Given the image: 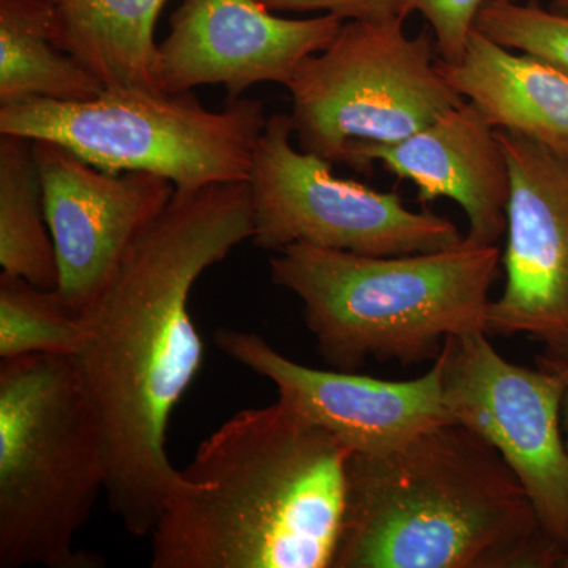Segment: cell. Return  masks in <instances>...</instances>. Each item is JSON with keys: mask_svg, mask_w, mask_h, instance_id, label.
<instances>
[{"mask_svg": "<svg viewBox=\"0 0 568 568\" xmlns=\"http://www.w3.org/2000/svg\"><path fill=\"white\" fill-rule=\"evenodd\" d=\"M252 237L248 182L175 192L84 315L77 364L102 436L104 495L130 536L151 537L181 480L166 454L168 426L204 355L190 294Z\"/></svg>", "mask_w": 568, "mask_h": 568, "instance_id": "6da1fadb", "label": "cell"}, {"mask_svg": "<svg viewBox=\"0 0 568 568\" xmlns=\"http://www.w3.org/2000/svg\"><path fill=\"white\" fill-rule=\"evenodd\" d=\"M353 450L276 402L201 443L164 500L153 568H332Z\"/></svg>", "mask_w": 568, "mask_h": 568, "instance_id": "7a4b0ae2", "label": "cell"}, {"mask_svg": "<svg viewBox=\"0 0 568 568\" xmlns=\"http://www.w3.org/2000/svg\"><path fill=\"white\" fill-rule=\"evenodd\" d=\"M566 556L510 466L466 426L347 459L332 568H551Z\"/></svg>", "mask_w": 568, "mask_h": 568, "instance_id": "3957f363", "label": "cell"}, {"mask_svg": "<svg viewBox=\"0 0 568 568\" xmlns=\"http://www.w3.org/2000/svg\"><path fill=\"white\" fill-rule=\"evenodd\" d=\"M268 267L276 286L301 298L321 357L339 372H357L368 358L435 362L448 336L487 332L503 252L466 239L398 256L294 244Z\"/></svg>", "mask_w": 568, "mask_h": 568, "instance_id": "277c9868", "label": "cell"}, {"mask_svg": "<svg viewBox=\"0 0 568 568\" xmlns=\"http://www.w3.org/2000/svg\"><path fill=\"white\" fill-rule=\"evenodd\" d=\"M106 488L77 357L0 358V567L93 568L74 538Z\"/></svg>", "mask_w": 568, "mask_h": 568, "instance_id": "5b68a950", "label": "cell"}, {"mask_svg": "<svg viewBox=\"0 0 568 568\" xmlns=\"http://www.w3.org/2000/svg\"><path fill=\"white\" fill-rule=\"evenodd\" d=\"M267 115L254 99L211 111L192 92L106 89L85 102L29 99L0 106V134L61 142L108 173L141 171L194 193L248 182Z\"/></svg>", "mask_w": 568, "mask_h": 568, "instance_id": "8992f818", "label": "cell"}, {"mask_svg": "<svg viewBox=\"0 0 568 568\" xmlns=\"http://www.w3.org/2000/svg\"><path fill=\"white\" fill-rule=\"evenodd\" d=\"M435 37L407 36L405 20L345 21L335 40L287 84L301 151L349 163L354 142L390 144L465 102L437 69Z\"/></svg>", "mask_w": 568, "mask_h": 568, "instance_id": "52a82bcc", "label": "cell"}, {"mask_svg": "<svg viewBox=\"0 0 568 568\" xmlns=\"http://www.w3.org/2000/svg\"><path fill=\"white\" fill-rule=\"evenodd\" d=\"M332 166L295 148L290 114L268 115L248 178L254 246L280 252L306 244L398 256L436 252L465 239L447 216L410 211L402 194L338 178Z\"/></svg>", "mask_w": 568, "mask_h": 568, "instance_id": "ba28073f", "label": "cell"}, {"mask_svg": "<svg viewBox=\"0 0 568 568\" xmlns=\"http://www.w3.org/2000/svg\"><path fill=\"white\" fill-rule=\"evenodd\" d=\"M487 332L448 336L436 362L455 424L499 452L532 500L545 530L568 549V448L562 402L568 368L511 364Z\"/></svg>", "mask_w": 568, "mask_h": 568, "instance_id": "9c48e42d", "label": "cell"}, {"mask_svg": "<svg viewBox=\"0 0 568 568\" xmlns=\"http://www.w3.org/2000/svg\"><path fill=\"white\" fill-rule=\"evenodd\" d=\"M510 173L506 286L491 301L487 334L525 335L541 365L568 368V156L496 130Z\"/></svg>", "mask_w": 568, "mask_h": 568, "instance_id": "30bf717a", "label": "cell"}, {"mask_svg": "<svg viewBox=\"0 0 568 568\" xmlns=\"http://www.w3.org/2000/svg\"><path fill=\"white\" fill-rule=\"evenodd\" d=\"M32 141L58 256V291L84 317L138 237L171 203L175 186L141 171L108 173L61 142Z\"/></svg>", "mask_w": 568, "mask_h": 568, "instance_id": "8fae6325", "label": "cell"}, {"mask_svg": "<svg viewBox=\"0 0 568 568\" xmlns=\"http://www.w3.org/2000/svg\"><path fill=\"white\" fill-rule=\"evenodd\" d=\"M213 338L231 361L272 381L282 405L323 426L353 454H387L429 429L455 424L444 405L436 361L417 379L384 381L297 364L253 332L219 328Z\"/></svg>", "mask_w": 568, "mask_h": 568, "instance_id": "7c38bea8", "label": "cell"}, {"mask_svg": "<svg viewBox=\"0 0 568 568\" xmlns=\"http://www.w3.org/2000/svg\"><path fill=\"white\" fill-rule=\"evenodd\" d=\"M345 20L276 17L260 0H183L159 44L166 93L222 84L227 99L263 82L287 88L310 55L324 51Z\"/></svg>", "mask_w": 568, "mask_h": 568, "instance_id": "4fadbf2b", "label": "cell"}, {"mask_svg": "<svg viewBox=\"0 0 568 568\" xmlns=\"http://www.w3.org/2000/svg\"><path fill=\"white\" fill-rule=\"evenodd\" d=\"M375 162L414 183L420 204L455 201L469 223L466 241L499 245L507 231L510 173L496 130L473 103L465 100L405 140L351 145L347 166L365 173Z\"/></svg>", "mask_w": 568, "mask_h": 568, "instance_id": "5bb4252c", "label": "cell"}, {"mask_svg": "<svg viewBox=\"0 0 568 568\" xmlns=\"http://www.w3.org/2000/svg\"><path fill=\"white\" fill-rule=\"evenodd\" d=\"M437 69L493 129L568 156V73L555 63L508 50L474 29L462 59H437Z\"/></svg>", "mask_w": 568, "mask_h": 568, "instance_id": "9a60e30c", "label": "cell"}, {"mask_svg": "<svg viewBox=\"0 0 568 568\" xmlns=\"http://www.w3.org/2000/svg\"><path fill=\"white\" fill-rule=\"evenodd\" d=\"M168 0H58L55 44L106 89L166 93L156 21Z\"/></svg>", "mask_w": 568, "mask_h": 568, "instance_id": "2e32d148", "label": "cell"}, {"mask_svg": "<svg viewBox=\"0 0 568 568\" xmlns=\"http://www.w3.org/2000/svg\"><path fill=\"white\" fill-rule=\"evenodd\" d=\"M58 0H0V106L29 99L85 102L106 88L55 44Z\"/></svg>", "mask_w": 568, "mask_h": 568, "instance_id": "e0dca14e", "label": "cell"}, {"mask_svg": "<svg viewBox=\"0 0 568 568\" xmlns=\"http://www.w3.org/2000/svg\"><path fill=\"white\" fill-rule=\"evenodd\" d=\"M0 265L43 290H58L59 265L33 141L0 134Z\"/></svg>", "mask_w": 568, "mask_h": 568, "instance_id": "ac0fdd59", "label": "cell"}, {"mask_svg": "<svg viewBox=\"0 0 568 568\" xmlns=\"http://www.w3.org/2000/svg\"><path fill=\"white\" fill-rule=\"evenodd\" d=\"M88 324L58 290H43L21 276L0 275V358L50 354L78 357Z\"/></svg>", "mask_w": 568, "mask_h": 568, "instance_id": "d6986e66", "label": "cell"}, {"mask_svg": "<svg viewBox=\"0 0 568 568\" xmlns=\"http://www.w3.org/2000/svg\"><path fill=\"white\" fill-rule=\"evenodd\" d=\"M476 29L508 50L528 52L568 73V14L530 2H491Z\"/></svg>", "mask_w": 568, "mask_h": 568, "instance_id": "ffe728a7", "label": "cell"}, {"mask_svg": "<svg viewBox=\"0 0 568 568\" xmlns=\"http://www.w3.org/2000/svg\"><path fill=\"white\" fill-rule=\"evenodd\" d=\"M491 2H528V0H395L396 17L406 21L420 14L432 28L437 55L446 62H458L466 50L470 32L476 29L478 13Z\"/></svg>", "mask_w": 568, "mask_h": 568, "instance_id": "44dd1931", "label": "cell"}, {"mask_svg": "<svg viewBox=\"0 0 568 568\" xmlns=\"http://www.w3.org/2000/svg\"><path fill=\"white\" fill-rule=\"evenodd\" d=\"M272 11H323L345 21H386L396 17L395 0H260Z\"/></svg>", "mask_w": 568, "mask_h": 568, "instance_id": "7402d4cb", "label": "cell"}, {"mask_svg": "<svg viewBox=\"0 0 568 568\" xmlns=\"http://www.w3.org/2000/svg\"><path fill=\"white\" fill-rule=\"evenodd\" d=\"M562 426H564V435H566V444H567V448H568V377H567L566 394H564V402H562ZM562 567L568 568V549H567L566 560H564Z\"/></svg>", "mask_w": 568, "mask_h": 568, "instance_id": "603a6c76", "label": "cell"}, {"mask_svg": "<svg viewBox=\"0 0 568 568\" xmlns=\"http://www.w3.org/2000/svg\"><path fill=\"white\" fill-rule=\"evenodd\" d=\"M549 9L558 11V13L568 14V0H551Z\"/></svg>", "mask_w": 568, "mask_h": 568, "instance_id": "cb8c5ba5", "label": "cell"}]
</instances>
